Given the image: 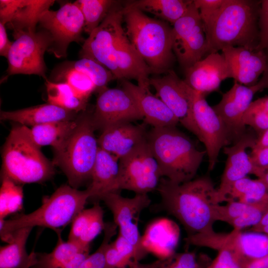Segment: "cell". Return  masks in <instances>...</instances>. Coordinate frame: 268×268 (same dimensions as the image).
<instances>
[{
    "instance_id": "1",
    "label": "cell",
    "mask_w": 268,
    "mask_h": 268,
    "mask_svg": "<svg viewBox=\"0 0 268 268\" xmlns=\"http://www.w3.org/2000/svg\"><path fill=\"white\" fill-rule=\"evenodd\" d=\"M161 197L160 207L176 218L188 235L214 231V209L220 204L217 189L208 176L182 184L161 178L156 189Z\"/></svg>"
},
{
    "instance_id": "2",
    "label": "cell",
    "mask_w": 268,
    "mask_h": 268,
    "mask_svg": "<svg viewBox=\"0 0 268 268\" xmlns=\"http://www.w3.org/2000/svg\"><path fill=\"white\" fill-rule=\"evenodd\" d=\"M261 1L225 0L205 30L209 54L229 46L257 50Z\"/></svg>"
},
{
    "instance_id": "3",
    "label": "cell",
    "mask_w": 268,
    "mask_h": 268,
    "mask_svg": "<svg viewBox=\"0 0 268 268\" xmlns=\"http://www.w3.org/2000/svg\"><path fill=\"white\" fill-rule=\"evenodd\" d=\"M126 33L133 46L152 73L169 70L175 60L172 27L129 3L123 7Z\"/></svg>"
},
{
    "instance_id": "4",
    "label": "cell",
    "mask_w": 268,
    "mask_h": 268,
    "mask_svg": "<svg viewBox=\"0 0 268 268\" xmlns=\"http://www.w3.org/2000/svg\"><path fill=\"white\" fill-rule=\"evenodd\" d=\"M147 139L162 177L176 184L194 179L206 154L176 127L152 128Z\"/></svg>"
},
{
    "instance_id": "5",
    "label": "cell",
    "mask_w": 268,
    "mask_h": 268,
    "mask_svg": "<svg viewBox=\"0 0 268 268\" xmlns=\"http://www.w3.org/2000/svg\"><path fill=\"white\" fill-rule=\"evenodd\" d=\"M90 195L87 189L79 191L69 185H64L50 196L42 199L41 205L34 211L0 220L1 240L7 242L10 235L22 228L41 226L55 231L61 229L84 209Z\"/></svg>"
},
{
    "instance_id": "6",
    "label": "cell",
    "mask_w": 268,
    "mask_h": 268,
    "mask_svg": "<svg viewBox=\"0 0 268 268\" xmlns=\"http://www.w3.org/2000/svg\"><path fill=\"white\" fill-rule=\"evenodd\" d=\"M2 176L18 184L43 183L55 173L54 164L32 139L29 128L13 127L2 152Z\"/></svg>"
},
{
    "instance_id": "7",
    "label": "cell",
    "mask_w": 268,
    "mask_h": 268,
    "mask_svg": "<svg viewBox=\"0 0 268 268\" xmlns=\"http://www.w3.org/2000/svg\"><path fill=\"white\" fill-rule=\"evenodd\" d=\"M92 113H82L70 136L55 151L53 164L66 174L69 186L77 189L91 180L99 149Z\"/></svg>"
},
{
    "instance_id": "8",
    "label": "cell",
    "mask_w": 268,
    "mask_h": 268,
    "mask_svg": "<svg viewBox=\"0 0 268 268\" xmlns=\"http://www.w3.org/2000/svg\"><path fill=\"white\" fill-rule=\"evenodd\" d=\"M205 96L193 90L190 118L184 127L203 144L208 159V169L213 170L219 152L230 142L224 124L207 102Z\"/></svg>"
},
{
    "instance_id": "9",
    "label": "cell",
    "mask_w": 268,
    "mask_h": 268,
    "mask_svg": "<svg viewBox=\"0 0 268 268\" xmlns=\"http://www.w3.org/2000/svg\"><path fill=\"white\" fill-rule=\"evenodd\" d=\"M123 21V7L116 1L106 18L84 41L79 52L81 58L96 61L109 69L114 76L116 56L127 36Z\"/></svg>"
},
{
    "instance_id": "10",
    "label": "cell",
    "mask_w": 268,
    "mask_h": 268,
    "mask_svg": "<svg viewBox=\"0 0 268 268\" xmlns=\"http://www.w3.org/2000/svg\"><path fill=\"white\" fill-rule=\"evenodd\" d=\"M161 178L158 164L146 138L119 159L117 190L147 194L156 190Z\"/></svg>"
},
{
    "instance_id": "11",
    "label": "cell",
    "mask_w": 268,
    "mask_h": 268,
    "mask_svg": "<svg viewBox=\"0 0 268 268\" xmlns=\"http://www.w3.org/2000/svg\"><path fill=\"white\" fill-rule=\"evenodd\" d=\"M13 42L7 58L8 75L35 74L45 78L47 70L44 55L52 45L50 34L46 30L13 34Z\"/></svg>"
},
{
    "instance_id": "12",
    "label": "cell",
    "mask_w": 268,
    "mask_h": 268,
    "mask_svg": "<svg viewBox=\"0 0 268 268\" xmlns=\"http://www.w3.org/2000/svg\"><path fill=\"white\" fill-rule=\"evenodd\" d=\"M173 25V51L185 69L209 54L204 26L193 0Z\"/></svg>"
},
{
    "instance_id": "13",
    "label": "cell",
    "mask_w": 268,
    "mask_h": 268,
    "mask_svg": "<svg viewBox=\"0 0 268 268\" xmlns=\"http://www.w3.org/2000/svg\"><path fill=\"white\" fill-rule=\"evenodd\" d=\"M185 240L189 245L216 251L222 249L229 250L238 255L244 263L268 255V235L260 232H243L235 229L229 233L213 231L189 235Z\"/></svg>"
},
{
    "instance_id": "14",
    "label": "cell",
    "mask_w": 268,
    "mask_h": 268,
    "mask_svg": "<svg viewBox=\"0 0 268 268\" xmlns=\"http://www.w3.org/2000/svg\"><path fill=\"white\" fill-rule=\"evenodd\" d=\"M39 23L51 35L53 43L48 51L57 58L66 57L69 45L82 40L84 19L74 2H67L55 11L47 10L41 16Z\"/></svg>"
},
{
    "instance_id": "15",
    "label": "cell",
    "mask_w": 268,
    "mask_h": 268,
    "mask_svg": "<svg viewBox=\"0 0 268 268\" xmlns=\"http://www.w3.org/2000/svg\"><path fill=\"white\" fill-rule=\"evenodd\" d=\"M111 210L115 224L119 227V234L135 248L142 259L147 251L142 244L138 222L140 214L149 206L151 200L147 194H135L132 198L122 196L119 192L106 193L99 198Z\"/></svg>"
},
{
    "instance_id": "16",
    "label": "cell",
    "mask_w": 268,
    "mask_h": 268,
    "mask_svg": "<svg viewBox=\"0 0 268 268\" xmlns=\"http://www.w3.org/2000/svg\"><path fill=\"white\" fill-rule=\"evenodd\" d=\"M142 119L143 117L134 99L123 88H107L99 92L92 113V123L95 130L102 132L118 123Z\"/></svg>"
},
{
    "instance_id": "17",
    "label": "cell",
    "mask_w": 268,
    "mask_h": 268,
    "mask_svg": "<svg viewBox=\"0 0 268 268\" xmlns=\"http://www.w3.org/2000/svg\"><path fill=\"white\" fill-rule=\"evenodd\" d=\"M262 90L258 83L247 86L234 81L232 87L222 94L218 103L212 106L224 124L233 143L246 133L244 115L255 94Z\"/></svg>"
},
{
    "instance_id": "18",
    "label": "cell",
    "mask_w": 268,
    "mask_h": 268,
    "mask_svg": "<svg viewBox=\"0 0 268 268\" xmlns=\"http://www.w3.org/2000/svg\"><path fill=\"white\" fill-rule=\"evenodd\" d=\"M256 140L252 134L245 133L233 145L223 147L227 159L220 183L217 189L219 203L228 201L229 193L235 182L246 177L248 174L255 175L254 166L246 150L253 147Z\"/></svg>"
},
{
    "instance_id": "19",
    "label": "cell",
    "mask_w": 268,
    "mask_h": 268,
    "mask_svg": "<svg viewBox=\"0 0 268 268\" xmlns=\"http://www.w3.org/2000/svg\"><path fill=\"white\" fill-rule=\"evenodd\" d=\"M231 78L226 60L221 53H210L185 69L184 81L205 96L218 90L222 81Z\"/></svg>"
},
{
    "instance_id": "20",
    "label": "cell",
    "mask_w": 268,
    "mask_h": 268,
    "mask_svg": "<svg viewBox=\"0 0 268 268\" xmlns=\"http://www.w3.org/2000/svg\"><path fill=\"white\" fill-rule=\"evenodd\" d=\"M166 73L161 77L150 78L149 84L183 126L190 116L193 89L174 71Z\"/></svg>"
},
{
    "instance_id": "21",
    "label": "cell",
    "mask_w": 268,
    "mask_h": 268,
    "mask_svg": "<svg viewBox=\"0 0 268 268\" xmlns=\"http://www.w3.org/2000/svg\"><path fill=\"white\" fill-rule=\"evenodd\" d=\"M54 0H0V22L13 30L36 32L42 15L54 3Z\"/></svg>"
},
{
    "instance_id": "22",
    "label": "cell",
    "mask_w": 268,
    "mask_h": 268,
    "mask_svg": "<svg viewBox=\"0 0 268 268\" xmlns=\"http://www.w3.org/2000/svg\"><path fill=\"white\" fill-rule=\"evenodd\" d=\"M227 63L231 78L247 86L256 85L267 65L268 57L263 50L241 47H226L221 50Z\"/></svg>"
},
{
    "instance_id": "23",
    "label": "cell",
    "mask_w": 268,
    "mask_h": 268,
    "mask_svg": "<svg viewBox=\"0 0 268 268\" xmlns=\"http://www.w3.org/2000/svg\"><path fill=\"white\" fill-rule=\"evenodd\" d=\"M145 126L130 122L112 125L101 132L97 139L99 147L120 159L147 138Z\"/></svg>"
},
{
    "instance_id": "24",
    "label": "cell",
    "mask_w": 268,
    "mask_h": 268,
    "mask_svg": "<svg viewBox=\"0 0 268 268\" xmlns=\"http://www.w3.org/2000/svg\"><path fill=\"white\" fill-rule=\"evenodd\" d=\"M121 81L122 88L132 96L145 124L153 128L176 127L179 123L178 119L159 97L150 92L149 88L135 85L128 80Z\"/></svg>"
},
{
    "instance_id": "25",
    "label": "cell",
    "mask_w": 268,
    "mask_h": 268,
    "mask_svg": "<svg viewBox=\"0 0 268 268\" xmlns=\"http://www.w3.org/2000/svg\"><path fill=\"white\" fill-rule=\"evenodd\" d=\"M58 236L57 244L50 253H36L35 262L31 268H78L89 255L90 247L78 243L65 241L62 230L55 231Z\"/></svg>"
},
{
    "instance_id": "26",
    "label": "cell",
    "mask_w": 268,
    "mask_h": 268,
    "mask_svg": "<svg viewBox=\"0 0 268 268\" xmlns=\"http://www.w3.org/2000/svg\"><path fill=\"white\" fill-rule=\"evenodd\" d=\"M119 159L99 147L92 169L91 183L86 189L90 198L99 199L102 195L117 190Z\"/></svg>"
},
{
    "instance_id": "27",
    "label": "cell",
    "mask_w": 268,
    "mask_h": 268,
    "mask_svg": "<svg viewBox=\"0 0 268 268\" xmlns=\"http://www.w3.org/2000/svg\"><path fill=\"white\" fill-rule=\"evenodd\" d=\"M76 113L49 103L15 111H1L0 119L32 127L51 122L73 120L76 118Z\"/></svg>"
},
{
    "instance_id": "28",
    "label": "cell",
    "mask_w": 268,
    "mask_h": 268,
    "mask_svg": "<svg viewBox=\"0 0 268 268\" xmlns=\"http://www.w3.org/2000/svg\"><path fill=\"white\" fill-rule=\"evenodd\" d=\"M33 229L27 227L13 233L7 244L0 248V268H31L35 262L36 252H27L26 244Z\"/></svg>"
},
{
    "instance_id": "29",
    "label": "cell",
    "mask_w": 268,
    "mask_h": 268,
    "mask_svg": "<svg viewBox=\"0 0 268 268\" xmlns=\"http://www.w3.org/2000/svg\"><path fill=\"white\" fill-rule=\"evenodd\" d=\"M75 119L46 123L29 129L30 136L39 147L50 145L58 149L70 136L77 125Z\"/></svg>"
},
{
    "instance_id": "30",
    "label": "cell",
    "mask_w": 268,
    "mask_h": 268,
    "mask_svg": "<svg viewBox=\"0 0 268 268\" xmlns=\"http://www.w3.org/2000/svg\"><path fill=\"white\" fill-rule=\"evenodd\" d=\"M192 0H140L129 3L142 11L152 13L173 25L187 11Z\"/></svg>"
},
{
    "instance_id": "31",
    "label": "cell",
    "mask_w": 268,
    "mask_h": 268,
    "mask_svg": "<svg viewBox=\"0 0 268 268\" xmlns=\"http://www.w3.org/2000/svg\"><path fill=\"white\" fill-rule=\"evenodd\" d=\"M45 84L49 103L76 113L86 110L87 101L79 98L67 83L46 79Z\"/></svg>"
},
{
    "instance_id": "32",
    "label": "cell",
    "mask_w": 268,
    "mask_h": 268,
    "mask_svg": "<svg viewBox=\"0 0 268 268\" xmlns=\"http://www.w3.org/2000/svg\"><path fill=\"white\" fill-rule=\"evenodd\" d=\"M268 197V189L261 180L259 178L253 180L246 177L232 185L228 198V201L236 199L242 202L252 204L261 201Z\"/></svg>"
},
{
    "instance_id": "33",
    "label": "cell",
    "mask_w": 268,
    "mask_h": 268,
    "mask_svg": "<svg viewBox=\"0 0 268 268\" xmlns=\"http://www.w3.org/2000/svg\"><path fill=\"white\" fill-rule=\"evenodd\" d=\"M115 2L116 1L111 0H77L74 1L84 17V31L90 35L106 18Z\"/></svg>"
},
{
    "instance_id": "34",
    "label": "cell",
    "mask_w": 268,
    "mask_h": 268,
    "mask_svg": "<svg viewBox=\"0 0 268 268\" xmlns=\"http://www.w3.org/2000/svg\"><path fill=\"white\" fill-rule=\"evenodd\" d=\"M23 189L10 179L2 176L0 190V220L20 210L23 204Z\"/></svg>"
},
{
    "instance_id": "35",
    "label": "cell",
    "mask_w": 268,
    "mask_h": 268,
    "mask_svg": "<svg viewBox=\"0 0 268 268\" xmlns=\"http://www.w3.org/2000/svg\"><path fill=\"white\" fill-rule=\"evenodd\" d=\"M70 68L87 75L96 86V91L100 92L107 88L111 80L116 79L113 73L107 68L88 58H82L73 63Z\"/></svg>"
},
{
    "instance_id": "36",
    "label": "cell",
    "mask_w": 268,
    "mask_h": 268,
    "mask_svg": "<svg viewBox=\"0 0 268 268\" xmlns=\"http://www.w3.org/2000/svg\"><path fill=\"white\" fill-rule=\"evenodd\" d=\"M243 123L252 127L258 136L268 130V96L252 101L244 115Z\"/></svg>"
},
{
    "instance_id": "37",
    "label": "cell",
    "mask_w": 268,
    "mask_h": 268,
    "mask_svg": "<svg viewBox=\"0 0 268 268\" xmlns=\"http://www.w3.org/2000/svg\"><path fill=\"white\" fill-rule=\"evenodd\" d=\"M59 80L68 84L81 99L87 101L92 92L96 91V86L91 79L85 74L71 68L64 71L59 76Z\"/></svg>"
},
{
    "instance_id": "38",
    "label": "cell",
    "mask_w": 268,
    "mask_h": 268,
    "mask_svg": "<svg viewBox=\"0 0 268 268\" xmlns=\"http://www.w3.org/2000/svg\"><path fill=\"white\" fill-rule=\"evenodd\" d=\"M268 207V197L261 201L249 204L245 212L238 218L233 220L229 225L233 229H243L257 225L261 221Z\"/></svg>"
},
{
    "instance_id": "39",
    "label": "cell",
    "mask_w": 268,
    "mask_h": 268,
    "mask_svg": "<svg viewBox=\"0 0 268 268\" xmlns=\"http://www.w3.org/2000/svg\"><path fill=\"white\" fill-rule=\"evenodd\" d=\"M117 226L115 223H106L104 229V237L99 248L89 255L78 268H104L105 254L112 238L115 235Z\"/></svg>"
},
{
    "instance_id": "40",
    "label": "cell",
    "mask_w": 268,
    "mask_h": 268,
    "mask_svg": "<svg viewBox=\"0 0 268 268\" xmlns=\"http://www.w3.org/2000/svg\"><path fill=\"white\" fill-rule=\"evenodd\" d=\"M98 203L88 209H83L72 220L68 240L77 242L100 207Z\"/></svg>"
},
{
    "instance_id": "41",
    "label": "cell",
    "mask_w": 268,
    "mask_h": 268,
    "mask_svg": "<svg viewBox=\"0 0 268 268\" xmlns=\"http://www.w3.org/2000/svg\"><path fill=\"white\" fill-rule=\"evenodd\" d=\"M249 204L238 201H231L225 205L218 204L214 209L215 221H220L229 223L241 216L246 210Z\"/></svg>"
},
{
    "instance_id": "42",
    "label": "cell",
    "mask_w": 268,
    "mask_h": 268,
    "mask_svg": "<svg viewBox=\"0 0 268 268\" xmlns=\"http://www.w3.org/2000/svg\"><path fill=\"white\" fill-rule=\"evenodd\" d=\"M225 0H194V4L198 9L203 23L205 31L216 16Z\"/></svg>"
},
{
    "instance_id": "43",
    "label": "cell",
    "mask_w": 268,
    "mask_h": 268,
    "mask_svg": "<svg viewBox=\"0 0 268 268\" xmlns=\"http://www.w3.org/2000/svg\"><path fill=\"white\" fill-rule=\"evenodd\" d=\"M103 209L100 206L77 243L84 247H90L92 241L104 229L105 223L103 220Z\"/></svg>"
},
{
    "instance_id": "44",
    "label": "cell",
    "mask_w": 268,
    "mask_h": 268,
    "mask_svg": "<svg viewBox=\"0 0 268 268\" xmlns=\"http://www.w3.org/2000/svg\"><path fill=\"white\" fill-rule=\"evenodd\" d=\"M217 252V256L211 260L208 268H242L244 262L236 254L226 249Z\"/></svg>"
},
{
    "instance_id": "45",
    "label": "cell",
    "mask_w": 268,
    "mask_h": 268,
    "mask_svg": "<svg viewBox=\"0 0 268 268\" xmlns=\"http://www.w3.org/2000/svg\"><path fill=\"white\" fill-rule=\"evenodd\" d=\"M259 26V42L257 50L264 51L268 55V0L261 1Z\"/></svg>"
},
{
    "instance_id": "46",
    "label": "cell",
    "mask_w": 268,
    "mask_h": 268,
    "mask_svg": "<svg viewBox=\"0 0 268 268\" xmlns=\"http://www.w3.org/2000/svg\"><path fill=\"white\" fill-rule=\"evenodd\" d=\"M133 262L123 256L112 242L108 245L105 254L104 268H129Z\"/></svg>"
},
{
    "instance_id": "47",
    "label": "cell",
    "mask_w": 268,
    "mask_h": 268,
    "mask_svg": "<svg viewBox=\"0 0 268 268\" xmlns=\"http://www.w3.org/2000/svg\"><path fill=\"white\" fill-rule=\"evenodd\" d=\"M198 258L193 252H185L176 255L167 261L160 268H197Z\"/></svg>"
},
{
    "instance_id": "48",
    "label": "cell",
    "mask_w": 268,
    "mask_h": 268,
    "mask_svg": "<svg viewBox=\"0 0 268 268\" xmlns=\"http://www.w3.org/2000/svg\"><path fill=\"white\" fill-rule=\"evenodd\" d=\"M113 244L117 251L131 262H139L140 259L134 247L120 234Z\"/></svg>"
},
{
    "instance_id": "49",
    "label": "cell",
    "mask_w": 268,
    "mask_h": 268,
    "mask_svg": "<svg viewBox=\"0 0 268 268\" xmlns=\"http://www.w3.org/2000/svg\"><path fill=\"white\" fill-rule=\"evenodd\" d=\"M249 156L255 169V175L259 178L268 169V146L252 150Z\"/></svg>"
},
{
    "instance_id": "50",
    "label": "cell",
    "mask_w": 268,
    "mask_h": 268,
    "mask_svg": "<svg viewBox=\"0 0 268 268\" xmlns=\"http://www.w3.org/2000/svg\"><path fill=\"white\" fill-rule=\"evenodd\" d=\"M5 25L0 22V55L7 58L13 42L8 38Z\"/></svg>"
},
{
    "instance_id": "51",
    "label": "cell",
    "mask_w": 268,
    "mask_h": 268,
    "mask_svg": "<svg viewBox=\"0 0 268 268\" xmlns=\"http://www.w3.org/2000/svg\"><path fill=\"white\" fill-rule=\"evenodd\" d=\"M242 268H268V255L259 259L245 262Z\"/></svg>"
},
{
    "instance_id": "52",
    "label": "cell",
    "mask_w": 268,
    "mask_h": 268,
    "mask_svg": "<svg viewBox=\"0 0 268 268\" xmlns=\"http://www.w3.org/2000/svg\"><path fill=\"white\" fill-rule=\"evenodd\" d=\"M167 260L158 259L152 263L148 264H141L139 262H134L130 265L129 268H160L164 265Z\"/></svg>"
},
{
    "instance_id": "53",
    "label": "cell",
    "mask_w": 268,
    "mask_h": 268,
    "mask_svg": "<svg viewBox=\"0 0 268 268\" xmlns=\"http://www.w3.org/2000/svg\"><path fill=\"white\" fill-rule=\"evenodd\" d=\"M268 146V130L258 136L255 143L251 148L252 150H256Z\"/></svg>"
},
{
    "instance_id": "54",
    "label": "cell",
    "mask_w": 268,
    "mask_h": 268,
    "mask_svg": "<svg viewBox=\"0 0 268 268\" xmlns=\"http://www.w3.org/2000/svg\"><path fill=\"white\" fill-rule=\"evenodd\" d=\"M261 90L268 89V61L266 68L262 74L261 79L257 82Z\"/></svg>"
},
{
    "instance_id": "55",
    "label": "cell",
    "mask_w": 268,
    "mask_h": 268,
    "mask_svg": "<svg viewBox=\"0 0 268 268\" xmlns=\"http://www.w3.org/2000/svg\"><path fill=\"white\" fill-rule=\"evenodd\" d=\"M211 260L206 255L202 254L198 257L197 268H208Z\"/></svg>"
},
{
    "instance_id": "56",
    "label": "cell",
    "mask_w": 268,
    "mask_h": 268,
    "mask_svg": "<svg viewBox=\"0 0 268 268\" xmlns=\"http://www.w3.org/2000/svg\"><path fill=\"white\" fill-rule=\"evenodd\" d=\"M267 57H268V55H267Z\"/></svg>"
},
{
    "instance_id": "57",
    "label": "cell",
    "mask_w": 268,
    "mask_h": 268,
    "mask_svg": "<svg viewBox=\"0 0 268 268\" xmlns=\"http://www.w3.org/2000/svg\"></svg>"
}]
</instances>
